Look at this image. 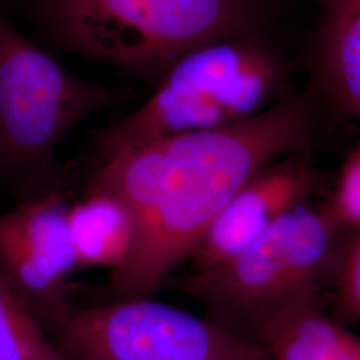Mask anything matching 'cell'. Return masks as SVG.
<instances>
[{
  "mask_svg": "<svg viewBox=\"0 0 360 360\" xmlns=\"http://www.w3.org/2000/svg\"><path fill=\"white\" fill-rule=\"evenodd\" d=\"M326 208L346 231L360 230V143L348 155Z\"/></svg>",
  "mask_w": 360,
  "mask_h": 360,
  "instance_id": "cell-14",
  "label": "cell"
},
{
  "mask_svg": "<svg viewBox=\"0 0 360 360\" xmlns=\"http://www.w3.org/2000/svg\"><path fill=\"white\" fill-rule=\"evenodd\" d=\"M284 84L283 59L264 32L200 44L168 65L138 110L98 132L96 159L243 122L281 102Z\"/></svg>",
  "mask_w": 360,
  "mask_h": 360,
  "instance_id": "cell-4",
  "label": "cell"
},
{
  "mask_svg": "<svg viewBox=\"0 0 360 360\" xmlns=\"http://www.w3.org/2000/svg\"><path fill=\"white\" fill-rule=\"evenodd\" d=\"M314 77L336 111L360 122V0H323Z\"/></svg>",
  "mask_w": 360,
  "mask_h": 360,
  "instance_id": "cell-9",
  "label": "cell"
},
{
  "mask_svg": "<svg viewBox=\"0 0 360 360\" xmlns=\"http://www.w3.org/2000/svg\"><path fill=\"white\" fill-rule=\"evenodd\" d=\"M58 49L158 82L184 52L264 32L278 0H22Z\"/></svg>",
  "mask_w": 360,
  "mask_h": 360,
  "instance_id": "cell-2",
  "label": "cell"
},
{
  "mask_svg": "<svg viewBox=\"0 0 360 360\" xmlns=\"http://www.w3.org/2000/svg\"><path fill=\"white\" fill-rule=\"evenodd\" d=\"M312 126L307 98H283L243 122L98 160L87 188L120 198L136 223L131 257L108 275L110 299L148 296L166 283L233 193L271 162L303 148Z\"/></svg>",
  "mask_w": 360,
  "mask_h": 360,
  "instance_id": "cell-1",
  "label": "cell"
},
{
  "mask_svg": "<svg viewBox=\"0 0 360 360\" xmlns=\"http://www.w3.org/2000/svg\"><path fill=\"white\" fill-rule=\"evenodd\" d=\"M68 206L53 187L0 212V275L52 338L75 309L70 278L79 269Z\"/></svg>",
  "mask_w": 360,
  "mask_h": 360,
  "instance_id": "cell-7",
  "label": "cell"
},
{
  "mask_svg": "<svg viewBox=\"0 0 360 360\" xmlns=\"http://www.w3.org/2000/svg\"><path fill=\"white\" fill-rule=\"evenodd\" d=\"M347 233L326 207L303 203L235 257L178 276L171 287L199 303L210 321L257 345L278 318L324 306Z\"/></svg>",
  "mask_w": 360,
  "mask_h": 360,
  "instance_id": "cell-3",
  "label": "cell"
},
{
  "mask_svg": "<svg viewBox=\"0 0 360 360\" xmlns=\"http://www.w3.org/2000/svg\"><path fill=\"white\" fill-rule=\"evenodd\" d=\"M134 95L68 71L0 7V183L20 199L56 187L55 155L65 138Z\"/></svg>",
  "mask_w": 360,
  "mask_h": 360,
  "instance_id": "cell-5",
  "label": "cell"
},
{
  "mask_svg": "<svg viewBox=\"0 0 360 360\" xmlns=\"http://www.w3.org/2000/svg\"><path fill=\"white\" fill-rule=\"evenodd\" d=\"M331 292L335 319L360 324V230L348 232L335 269Z\"/></svg>",
  "mask_w": 360,
  "mask_h": 360,
  "instance_id": "cell-13",
  "label": "cell"
},
{
  "mask_svg": "<svg viewBox=\"0 0 360 360\" xmlns=\"http://www.w3.org/2000/svg\"><path fill=\"white\" fill-rule=\"evenodd\" d=\"M0 360H67L55 339L1 275Z\"/></svg>",
  "mask_w": 360,
  "mask_h": 360,
  "instance_id": "cell-12",
  "label": "cell"
},
{
  "mask_svg": "<svg viewBox=\"0 0 360 360\" xmlns=\"http://www.w3.org/2000/svg\"><path fill=\"white\" fill-rule=\"evenodd\" d=\"M67 217L79 270L105 269L110 275L126 264L136 240V223L120 198L87 188L82 199L70 203Z\"/></svg>",
  "mask_w": 360,
  "mask_h": 360,
  "instance_id": "cell-10",
  "label": "cell"
},
{
  "mask_svg": "<svg viewBox=\"0 0 360 360\" xmlns=\"http://www.w3.org/2000/svg\"><path fill=\"white\" fill-rule=\"evenodd\" d=\"M257 345L269 360H360V336L324 306L294 309L271 323Z\"/></svg>",
  "mask_w": 360,
  "mask_h": 360,
  "instance_id": "cell-11",
  "label": "cell"
},
{
  "mask_svg": "<svg viewBox=\"0 0 360 360\" xmlns=\"http://www.w3.org/2000/svg\"><path fill=\"white\" fill-rule=\"evenodd\" d=\"M53 339L67 360H269L206 316L147 296L75 307Z\"/></svg>",
  "mask_w": 360,
  "mask_h": 360,
  "instance_id": "cell-6",
  "label": "cell"
},
{
  "mask_svg": "<svg viewBox=\"0 0 360 360\" xmlns=\"http://www.w3.org/2000/svg\"><path fill=\"white\" fill-rule=\"evenodd\" d=\"M311 183L307 165L294 154L257 171L233 193L193 248L191 271L212 269L254 243L304 203Z\"/></svg>",
  "mask_w": 360,
  "mask_h": 360,
  "instance_id": "cell-8",
  "label": "cell"
}]
</instances>
